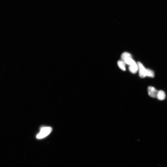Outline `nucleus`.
Segmentation results:
<instances>
[{"label": "nucleus", "instance_id": "1", "mask_svg": "<svg viewBox=\"0 0 167 167\" xmlns=\"http://www.w3.org/2000/svg\"><path fill=\"white\" fill-rule=\"evenodd\" d=\"M52 131V129L50 127H43L41 128L36 137L38 139H43L49 135Z\"/></svg>", "mask_w": 167, "mask_h": 167}, {"label": "nucleus", "instance_id": "2", "mask_svg": "<svg viewBox=\"0 0 167 167\" xmlns=\"http://www.w3.org/2000/svg\"><path fill=\"white\" fill-rule=\"evenodd\" d=\"M137 65L140 77L142 78L146 77L147 76V69L145 68L142 64L140 62L138 63Z\"/></svg>", "mask_w": 167, "mask_h": 167}, {"label": "nucleus", "instance_id": "3", "mask_svg": "<svg viewBox=\"0 0 167 167\" xmlns=\"http://www.w3.org/2000/svg\"><path fill=\"white\" fill-rule=\"evenodd\" d=\"M148 92L149 96L152 98L157 97L158 91L154 87L150 86L148 88Z\"/></svg>", "mask_w": 167, "mask_h": 167}, {"label": "nucleus", "instance_id": "4", "mask_svg": "<svg viewBox=\"0 0 167 167\" xmlns=\"http://www.w3.org/2000/svg\"><path fill=\"white\" fill-rule=\"evenodd\" d=\"M166 94L165 92L163 90H160L158 91L157 94V98L159 100H163L165 99Z\"/></svg>", "mask_w": 167, "mask_h": 167}, {"label": "nucleus", "instance_id": "5", "mask_svg": "<svg viewBox=\"0 0 167 167\" xmlns=\"http://www.w3.org/2000/svg\"><path fill=\"white\" fill-rule=\"evenodd\" d=\"M129 71L133 74H136L139 70L137 64L130 65L129 67Z\"/></svg>", "mask_w": 167, "mask_h": 167}, {"label": "nucleus", "instance_id": "6", "mask_svg": "<svg viewBox=\"0 0 167 167\" xmlns=\"http://www.w3.org/2000/svg\"><path fill=\"white\" fill-rule=\"evenodd\" d=\"M130 58H132L131 54L127 52L123 53L121 56V58L123 61Z\"/></svg>", "mask_w": 167, "mask_h": 167}, {"label": "nucleus", "instance_id": "7", "mask_svg": "<svg viewBox=\"0 0 167 167\" xmlns=\"http://www.w3.org/2000/svg\"><path fill=\"white\" fill-rule=\"evenodd\" d=\"M124 61L125 64L129 65V66L137 64L135 61L132 59V58H129L125 60Z\"/></svg>", "mask_w": 167, "mask_h": 167}, {"label": "nucleus", "instance_id": "8", "mask_svg": "<svg viewBox=\"0 0 167 167\" xmlns=\"http://www.w3.org/2000/svg\"><path fill=\"white\" fill-rule=\"evenodd\" d=\"M125 64L124 61L122 60H119L118 62V66L123 71L126 70Z\"/></svg>", "mask_w": 167, "mask_h": 167}, {"label": "nucleus", "instance_id": "9", "mask_svg": "<svg viewBox=\"0 0 167 167\" xmlns=\"http://www.w3.org/2000/svg\"><path fill=\"white\" fill-rule=\"evenodd\" d=\"M147 76L151 78H154V72L149 69H147Z\"/></svg>", "mask_w": 167, "mask_h": 167}]
</instances>
